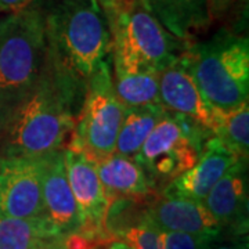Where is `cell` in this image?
<instances>
[{
    "mask_svg": "<svg viewBox=\"0 0 249 249\" xmlns=\"http://www.w3.org/2000/svg\"><path fill=\"white\" fill-rule=\"evenodd\" d=\"M85 91L86 83L64 71L46 53L36 80L10 108L0 130V157L42 158L64 150Z\"/></svg>",
    "mask_w": 249,
    "mask_h": 249,
    "instance_id": "1",
    "label": "cell"
},
{
    "mask_svg": "<svg viewBox=\"0 0 249 249\" xmlns=\"http://www.w3.org/2000/svg\"><path fill=\"white\" fill-rule=\"evenodd\" d=\"M45 16L47 55L86 83L111 60L112 36L97 0H37Z\"/></svg>",
    "mask_w": 249,
    "mask_h": 249,
    "instance_id": "2",
    "label": "cell"
},
{
    "mask_svg": "<svg viewBox=\"0 0 249 249\" xmlns=\"http://www.w3.org/2000/svg\"><path fill=\"white\" fill-rule=\"evenodd\" d=\"M109 27L115 71L160 72L188 46L160 24L144 0H116Z\"/></svg>",
    "mask_w": 249,
    "mask_h": 249,
    "instance_id": "3",
    "label": "cell"
},
{
    "mask_svg": "<svg viewBox=\"0 0 249 249\" xmlns=\"http://www.w3.org/2000/svg\"><path fill=\"white\" fill-rule=\"evenodd\" d=\"M183 55L211 107L231 109L248 101L249 43L247 36L220 29L206 42L187 46Z\"/></svg>",
    "mask_w": 249,
    "mask_h": 249,
    "instance_id": "4",
    "label": "cell"
},
{
    "mask_svg": "<svg viewBox=\"0 0 249 249\" xmlns=\"http://www.w3.org/2000/svg\"><path fill=\"white\" fill-rule=\"evenodd\" d=\"M45 16L35 0L0 18V94L16 101L35 82L45 64Z\"/></svg>",
    "mask_w": 249,
    "mask_h": 249,
    "instance_id": "5",
    "label": "cell"
},
{
    "mask_svg": "<svg viewBox=\"0 0 249 249\" xmlns=\"http://www.w3.org/2000/svg\"><path fill=\"white\" fill-rule=\"evenodd\" d=\"M211 136V130L202 124L168 111L152 129L134 160L160 193L173 178L196 165Z\"/></svg>",
    "mask_w": 249,
    "mask_h": 249,
    "instance_id": "6",
    "label": "cell"
},
{
    "mask_svg": "<svg viewBox=\"0 0 249 249\" xmlns=\"http://www.w3.org/2000/svg\"><path fill=\"white\" fill-rule=\"evenodd\" d=\"M111 64V60L104 62L88 82L73 133L65 147L83 152L93 160L115 152L126 112L112 88Z\"/></svg>",
    "mask_w": 249,
    "mask_h": 249,
    "instance_id": "7",
    "label": "cell"
},
{
    "mask_svg": "<svg viewBox=\"0 0 249 249\" xmlns=\"http://www.w3.org/2000/svg\"><path fill=\"white\" fill-rule=\"evenodd\" d=\"M65 169L70 187L78 205L80 231L78 235L86 240L104 237L108 202L103 184L98 178L94 162L83 152L64 148Z\"/></svg>",
    "mask_w": 249,
    "mask_h": 249,
    "instance_id": "8",
    "label": "cell"
},
{
    "mask_svg": "<svg viewBox=\"0 0 249 249\" xmlns=\"http://www.w3.org/2000/svg\"><path fill=\"white\" fill-rule=\"evenodd\" d=\"M0 216L14 219L45 216L39 158L0 157Z\"/></svg>",
    "mask_w": 249,
    "mask_h": 249,
    "instance_id": "9",
    "label": "cell"
},
{
    "mask_svg": "<svg viewBox=\"0 0 249 249\" xmlns=\"http://www.w3.org/2000/svg\"><path fill=\"white\" fill-rule=\"evenodd\" d=\"M39 166L45 217L67 238L79 234V211L67 178L64 150L39 158Z\"/></svg>",
    "mask_w": 249,
    "mask_h": 249,
    "instance_id": "10",
    "label": "cell"
},
{
    "mask_svg": "<svg viewBox=\"0 0 249 249\" xmlns=\"http://www.w3.org/2000/svg\"><path fill=\"white\" fill-rule=\"evenodd\" d=\"M240 160L217 137L211 136L196 165L173 178L160 194L204 202L214 184Z\"/></svg>",
    "mask_w": 249,
    "mask_h": 249,
    "instance_id": "11",
    "label": "cell"
},
{
    "mask_svg": "<svg viewBox=\"0 0 249 249\" xmlns=\"http://www.w3.org/2000/svg\"><path fill=\"white\" fill-rule=\"evenodd\" d=\"M144 216L160 231L187 232L219 238L222 227L204 202L158 194L144 209Z\"/></svg>",
    "mask_w": 249,
    "mask_h": 249,
    "instance_id": "12",
    "label": "cell"
},
{
    "mask_svg": "<svg viewBox=\"0 0 249 249\" xmlns=\"http://www.w3.org/2000/svg\"><path fill=\"white\" fill-rule=\"evenodd\" d=\"M160 98L166 111L186 116L212 130L213 108L202 96L183 53L176 61L160 71Z\"/></svg>",
    "mask_w": 249,
    "mask_h": 249,
    "instance_id": "13",
    "label": "cell"
},
{
    "mask_svg": "<svg viewBox=\"0 0 249 249\" xmlns=\"http://www.w3.org/2000/svg\"><path fill=\"white\" fill-rule=\"evenodd\" d=\"M248 202V160H240L214 184L204 205L222 230L247 235Z\"/></svg>",
    "mask_w": 249,
    "mask_h": 249,
    "instance_id": "14",
    "label": "cell"
},
{
    "mask_svg": "<svg viewBox=\"0 0 249 249\" xmlns=\"http://www.w3.org/2000/svg\"><path fill=\"white\" fill-rule=\"evenodd\" d=\"M93 162L108 202L116 198L151 199L160 194L151 178L133 158L112 154Z\"/></svg>",
    "mask_w": 249,
    "mask_h": 249,
    "instance_id": "15",
    "label": "cell"
},
{
    "mask_svg": "<svg viewBox=\"0 0 249 249\" xmlns=\"http://www.w3.org/2000/svg\"><path fill=\"white\" fill-rule=\"evenodd\" d=\"M0 249H67V237L45 216L34 219L0 216Z\"/></svg>",
    "mask_w": 249,
    "mask_h": 249,
    "instance_id": "16",
    "label": "cell"
},
{
    "mask_svg": "<svg viewBox=\"0 0 249 249\" xmlns=\"http://www.w3.org/2000/svg\"><path fill=\"white\" fill-rule=\"evenodd\" d=\"M152 14L172 35L188 42L209 24L206 0H144Z\"/></svg>",
    "mask_w": 249,
    "mask_h": 249,
    "instance_id": "17",
    "label": "cell"
},
{
    "mask_svg": "<svg viewBox=\"0 0 249 249\" xmlns=\"http://www.w3.org/2000/svg\"><path fill=\"white\" fill-rule=\"evenodd\" d=\"M168 111L162 106L127 108L116 137L115 152L126 158H136L142 144Z\"/></svg>",
    "mask_w": 249,
    "mask_h": 249,
    "instance_id": "18",
    "label": "cell"
},
{
    "mask_svg": "<svg viewBox=\"0 0 249 249\" xmlns=\"http://www.w3.org/2000/svg\"><path fill=\"white\" fill-rule=\"evenodd\" d=\"M112 88L119 103L127 108L162 106L160 98V72L115 71Z\"/></svg>",
    "mask_w": 249,
    "mask_h": 249,
    "instance_id": "19",
    "label": "cell"
},
{
    "mask_svg": "<svg viewBox=\"0 0 249 249\" xmlns=\"http://www.w3.org/2000/svg\"><path fill=\"white\" fill-rule=\"evenodd\" d=\"M212 136L237 154L248 160L249 157V101L231 109L213 108Z\"/></svg>",
    "mask_w": 249,
    "mask_h": 249,
    "instance_id": "20",
    "label": "cell"
},
{
    "mask_svg": "<svg viewBox=\"0 0 249 249\" xmlns=\"http://www.w3.org/2000/svg\"><path fill=\"white\" fill-rule=\"evenodd\" d=\"M119 237H122L124 242L134 249H160L158 230L145 219L144 214L139 222L124 229Z\"/></svg>",
    "mask_w": 249,
    "mask_h": 249,
    "instance_id": "21",
    "label": "cell"
},
{
    "mask_svg": "<svg viewBox=\"0 0 249 249\" xmlns=\"http://www.w3.org/2000/svg\"><path fill=\"white\" fill-rule=\"evenodd\" d=\"M160 249H208L216 238L206 235H194L187 232L160 231Z\"/></svg>",
    "mask_w": 249,
    "mask_h": 249,
    "instance_id": "22",
    "label": "cell"
},
{
    "mask_svg": "<svg viewBox=\"0 0 249 249\" xmlns=\"http://www.w3.org/2000/svg\"><path fill=\"white\" fill-rule=\"evenodd\" d=\"M238 0H206V10H208L209 22L222 19L232 9V6Z\"/></svg>",
    "mask_w": 249,
    "mask_h": 249,
    "instance_id": "23",
    "label": "cell"
},
{
    "mask_svg": "<svg viewBox=\"0 0 249 249\" xmlns=\"http://www.w3.org/2000/svg\"><path fill=\"white\" fill-rule=\"evenodd\" d=\"M35 0H0V13H16L32 4Z\"/></svg>",
    "mask_w": 249,
    "mask_h": 249,
    "instance_id": "24",
    "label": "cell"
},
{
    "mask_svg": "<svg viewBox=\"0 0 249 249\" xmlns=\"http://www.w3.org/2000/svg\"><path fill=\"white\" fill-rule=\"evenodd\" d=\"M13 103L14 101H11L9 97L0 94V130H1L3 124H4L6 119H7V115H9V111L11 106H13Z\"/></svg>",
    "mask_w": 249,
    "mask_h": 249,
    "instance_id": "25",
    "label": "cell"
},
{
    "mask_svg": "<svg viewBox=\"0 0 249 249\" xmlns=\"http://www.w3.org/2000/svg\"><path fill=\"white\" fill-rule=\"evenodd\" d=\"M208 249H248V241H241L238 244H232V245H216L214 241H212Z\"/></svg>",
    "mask_w": 249,
    "mask_h": 249,
    "instance_id": "26",
    "label": "cell"
},
{
    "mask_svg": "<svg viewBox=\"0 0 249 249\" xmlns=\"http://www.w3.org/2000/svg\"><path fill=\"white\" fill-rule=\"evenodd\" d=\"M97 1L100 3V6L103 7V10L106 11V14H107V17H108V21H109V18L112 17L114 10H115L116 0H97Z\"/></svg>",
    "mask_w": 249,
    "mask_h": 249,
    "instance_id": "27",
    "label": "cell"
},
{
    "mask_svg": "<svg viewBox=\"0 0 249 249\" xmlns=\"http://www.w3.org/2000/svg\"><path fill=\"white\" fill-rule=\"evenodd\" d=\"M107 249H134L132 248L127 242H124V241H115L114 244H111Z\"/></svg>",
    "mask_w": 249,
    "mask_h": 249,
    "instance_id": "28",
    "label": "cell"
}]
</instances>
